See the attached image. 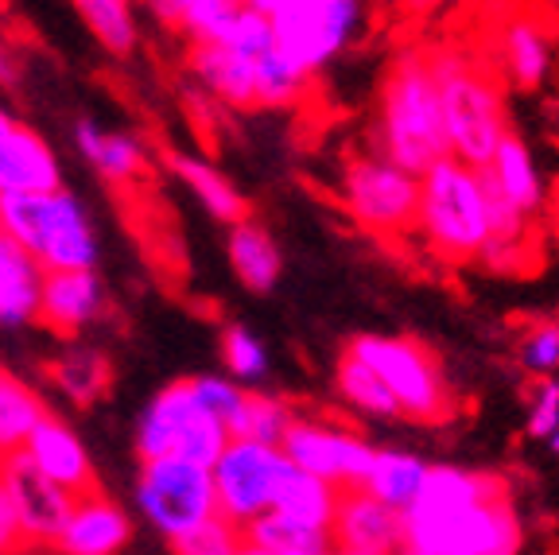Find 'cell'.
<instances>
[{
	"mask_svg": "<svg viewBox=\"0 0 559 555\" xmlns=\"http://www.w3.org/2000/svg\"><path fill=\"white\" fill-rule=\"evenodd\" d=\"M481 172L493 179V187L501 191V199L516 210L521 217L533 222V214H540L544 206V175L533 160V147L524 144L516 132H509L498 144V152L489 156V164Z\"/></svg>",
	"mask_w": 559,
	"mask_h": 555,
	"instance_id": "22",
	"label": "cell"
},
{
	"mask_svg": "<svg viewBox=\"0 0 559 555\" xmlns=\"http://www.w3.org/2000/svg\"><path fill=\"white\" fill-rule=\"evenodd\" d=\"M74 12L82 16V24L90 27L97 44L105 47L117 59H129L140 47V24H136V9L124 4V0H79Z\"/></svg>",
	"mask_w": 559,
	"mask_h": 555,
	"instance_id": "32",
	"label": "cell"
},
{
	"mask_svg": "<svg viewBox=\"0 0 559 555\" xmlns=\"http://www.w3.org/2000/svg\"><path fill=\"white\" fill-rule=\"evenodd\" d=\"M241 540L264 555H334L331 529H311V524L288 521L280 512H264L253 524H245Z\"/></svg>",
	"mask_w": 559,
	"mask_h": 555,
	"instance_id": "29",
	"label": "cell"
},
{
	"mask_svg": "<svg viewBox=\"0 0 559 555\" xmlns=\"http://www.w3.org/2000/svg\"><path fill=\"white\" fill-rule=\"evenodd\" d=\"M296 424V412H292L288 400L272 397V392H245L241 412L229 424V439H249L264 442V447H280L288 427Z\"/></svg>",
	"mask_w": 559,
	"mask_h": 555,
	"instance_id": "33",
	"label": "cell"
},
{
	"mask_svg": "<svg viewBox=\"0 0 559 555\" xmlns=\"http://www.w3.org/2000/svg\"><path fill=\"white\" fill-rule=\"evenodd\" d=\"M346 354L358 357L381 377L401 416L416 420V424H439L454 412L443 369L424 342L401 339V334H354L346 342Z\"/></svg>",
	"mask_w": 559,
	"mask_h": 555,
	"instance_id": "4",
	"label": "cell"
},
{
	"mask_svg": "<svg viewBox=\"0 0 559 555\" xmlns=\"http://www.w3.org/2000/svg\"><path fill=\"white\" fill-rule=\"evenodd\" d=\"M16 117H12L9 114V109H4V105H0V144H4V140H9L12 137V129H16Z\"/></svg>",
	"mask_w": 559,
	"mask_h": 555,
	"instance_id": "42",
	"label": "cell"
},
{
	"mask_svg": "<svg viewBox=\"0 0 559 555\" xmlns=\"http://www.w3.org/2000/svg\"><path fill=\"white\" fill-rule=\"evenodd\" d=\"M222 362H226V374L234 385H257L264 381V374H269V350H264V342L257 339L253 330L241 327V322H234V327H226V334H222Z\"/></svg>",
	"mask_w": 559,
	"mask_h": 555,
	"instance_id": "35",
	"label": "cell"
},
{
	"mask_svg": "<svg viewBox=\"0 0 559 555\" xmlns=\"http://www.w3.org/2000/svg\"><path fill=\"white\" fill-rule=\"evenodd\" d=\"M521 365L533 377L548 381L559 374V322H536L521 339Z\"/></svg>",
	"mask_w": 559,
	"mask_h": 555,
	"instance_id": "38",
	"label": "cell"
},
{
	"mask_svg": "<svg viewBox=\"0 0 559 555\" xmlns=\"http://www.w3.org/2000/svg\"><path fill=\"white\" fill-rule=\"evenodd\" d=\"M257 59H261V55H257ZM257 59L222 44L187 47V67H191L194 82H199L214 102L234 105V109H257Z\"/></svg>",
	"mask_w": 559,
	"mask_h": 555,
	"instance_id": "20",
	"label": "cell"
},
{
	"mask_svg": "<svg viewBox=\"0 0 559 555\" xmlns=\"http://www.w3.org/2000/svg\"><path fill=\"white\" fill-rule=\"evenodd\" d=\"M187 381H191L194 400H199L202 409L218 420V424L226 427V435H229V424H234V416L241 412L245 392H249V389L234 385L229 377H210V374L206 377H187Z\"/></svg>",
	"mask_w": 559,
	"mask_h": 555,
	"instance_id": "36",
	"label": "cell"
},
{
	"mask_svg": "<svg viewBox=\"0 0 559 555\" xmlns=\"http://www.w3.org/2000/svg\"><path fill=\"white\" fill-rule=\"evenodd\" d=\"M0 489L9 497L27 544H55L74 497L62 494L55 482H47L20 451L0 462Z\"/></svg>",
	"mask_w": 559,
	"mask_h": 555,
	"instance_id": "13",
	"label": "cell"
},
{
	"mask_svg": "<svg viewBox=\"0 0 559 555\" xmlns=\"http://www.w3.org/2000/svg\"><path fill=\"white\" fill-rule=\"evenodd\" d=\"M0 462H4V459H0Z\"/></svg>",
	"mask_w": 559,
	"mask_h": 555,
	"instance_id": "47",
	"label": "cell"
},
{
	"mask_svg": "<svg viewBox=\"0 0 559 555\" xmlns=\"http://www.w3.org/2000/svg\"><path fill=\"white\" fill-rule=\"evenodd\" d=\"M334 552H358V555H396L404 547L401 512L389 505L373 501L361 489H346L338 497L331 521Z\"/></svg>",
	"mask_w": 559,
	"mask_h": 555,
	"instance_id": "17",
	"label": "cell"
},
{
	"mask_svg": "<svg viewBox=\"0 0 559 555\" xmlns=\"http://www.w3.org/2000/svg\"><path fill=\"white\" fill-rule=\"evenodd\" d=\"M396 555H439V552H416V547H401Z\"/></svg>",
	"mask_w": 559,
	"mask_h": 555,
	"instance_id": "44",
	"label": "cell"
},
{
	"mask_svg": "<svg viewBox=\"0 0 559 555\" xmlns=\"http://www.w3.org/2000/svg\"><path fill=\"white\" fill-rule=\"evenodd\" d=\"M377 156L408 172L412 179H424L436 164L451 160L439 90L424 51H404L384 79L381 117H377Z\"/></svg>",
	"mask_w": 559,
	"mask_h": 555,
	"instance_id": "1",
	"label": "cell"
},
{
	"mask_svg": "<svg viewBox=\"0 0 559 555\" xmlns=\"http://www.w3.org/2000/svg\"><path fill=\"white\" fill-rule=\"evenodd\" d=\"M428 67L439 90L451 160L471 172H481L501 140L509 137L506 94H501L498 79L474 55L463 51L428 55Z\"/></svg>",
	"mask_w": 559,
	"mask_h": 555,
	"instance_id": "2",
	"label": "cell"
},
{
	"mask_svg": "<svg viewBox=\"0 0 559 555\" xmlns=\"http://www.w3.org/2000/svg\"><path fill=\"white\" fill-rule=\"evenodd\" d=\"M237 555H264V552H257L253 544H241V547H237Z\"/></svg>",
	"mask_w": 559,
	"mask_h": 555,
	"instance_id": "43",
	"label": "cell"
},
{
	"mask_svg": "<svg viewBox=\"0 0 559 555\" xmlns=\"http://www.w3.org/2000/svg\"><path fill=\"white\" fill-rule=\"evenodd\" d=\"M171 167H175V175L183 179L187 191L202 202V210H206L210 217H218V222H226V226H237V222L249 217V202H245V194L237 191L234 182H229L214 164L194 160V156H175Z\"/></svg>",
	"mask_w": 559,
	"mask_h": 555,
	"instance_id": "28",
	"label": "cell"
},
{
	"mask_svg": "<svg viewBox=\"0 0 559 555\" xmlns=\"http://www.w3.org/2000/svg\"><path fill=\"white\" fill-rule=\"evenodd\" d=\"M132 442H136L140 462L183 459L210 470L222 454V447L229 442V435L194 400L191 381H171L148 400V409L140 412Z\"/></svg>",
	"mask_w": 559,
	"mask_h": 555,
	"instance_id": "7",
	"label": "cell"
},
{
	"mask_svg": "<svg viewBox=\"0 0 559 555\" xmlns=\"http://www.w3.org/2000/svg\"><path fill=\"white\" fill-rule=\"evenodd\" d=\"M338 489L319 482V477L304 474V470L288 467V474L280 477L276 494H272V509L280 517L299 524H311V529H331L334 509H338Z\"/></svg>",
	"mask_w": 559,
	"mask_h": 555,
	"instance_id": "27",
	"label": "cell"
},
{
	"mask_svg": "<svg viewBox=\"0 0 559 555\" xmlns=\"http://www.w3.org/2000/svg\"><path fill=\"white\" fill-rule=\"evenodd\" d=\"M241 544H245L241 529H234L229 521L214 517V521H206L194 532H187L183 540H175L171 555H237V547Z\"/></svg>",
	"mask_w": 559,
	"mask_h": 555,
	"instance_id": "37",
	"label": "cell"
},
{
	"mask_svg": "<svg viewBox=\"0 0 559 555\" xmlns=\"http://www.w3.org/2000/svg\"><path fill=\"white\" fill-rule=\"evenodd\" d=\"M129 540H132L129 512L114 497L90 489V494L70 501L67 521H62L51 547L59 555H124Z\"/></svg>",
	"mask_w": 559,
	"mask_h": 555,
	"instance_id": "16",
	"label": "cell"
},
{
	"mask_svg": "<svg viewBox=\"0 0 559 555\" xmlns=\"http://www.w3.org/2000/svg\"><path fill=\"white\" fill-rule=\"evenodd\" d=\"M342 202L358 226L373 234H401L416 226L419 179L381 156H354L342 167Z\"/></svg>",
	"mask_w": 559,
	"mask_h": 555,
	"instance_id": "11",
	"label": "cell"
},
{
	"mask_svg": "<svg viewBox=\"0 0 559 555\" xmlns=\"http://www.w3.org/2000/svg\"><path fill=\"white\" fill-rule=\"evenodd\" d=\"M428 467L416 451H396V447H377L373 462H369V474L361 482V494H369L373 501L389 505V509L404 512L424 489V477Z\"/></svg>",
	"mask_w": 559,
	"mask_h": 555,
	"instance_id": "26",
	"label": "cell"
},
{
	"mask_svg": "<svg viewBox=\"0 0 559 555\" xmlns=\"http://www.w3.org/2000/svg\"><path fill=\"white\" fill-rule=\"evenodd\" d=\"M404 547L439 555H521L524 524L509 497L436 521H404Z\"/></svg>",
	"mask_w": 559,
	"mask_h": 555,
	"instance_id": "9",
	"label": "cell"
},
{
	"mask_svg": "<svg viewBox=\"0 0 559 555\" xmlns=\"http://www.w3.org/2000/svg\"><path fill=\"white\" fill-rule=\"evenodd\" d=\"M0 234L47 272H94L97 229L74 191L59 187L51 194L0 199Z\"/></svg>",
	"mask_w": 559,
	"mask_h": 555,
	"instance_id": "3",
	"label": "cell"
},
{
	"mask_svg": "<svg viewBox=\"0 0 559 555\" xmlns=\"http://www.w3.org/2000/svg\"><path fill=\"white\" fill-rule=\"evenodd\" d=\"M39 287H44V269L12 237L0 234V327L16 330L35 322Z\"/></svg>",
	"mask_w": 559,
	"mask_h": 555,
	"instance_id": "24",
	"label": "cell"
},
{
	"mask_svg": "<svg viewBox=\"0 0 559 555\" xmlns=\"http://www.w3.org/2000/svg\"><path fill=\"white\" fill-rule=\"evenodd\" d=\"M226 257H229V264H234V276L241 280V287H249V292L261 295L280 284V272H284L280 245L272 241L269 229H264L261 222H253V217L229 226Z\"/></svg>",
	"mask_w": 559,
	"mask_h": 555,
	"instance_id": "25",
	"label": "cell"
},
{
	"mask_svg": "<svg viewBox=\"0 0 559 555\" xmlns=\"http://www.w3.org/2000/svg\"><path fill=\"white\" fill-rule=\"evenodd\" d=\"M559 427V381L548 377V381L536 385L533 404H528V435L533 439H551Z\"/></svg>",
	"mask_w": 559,
	"mask_h": 555,
	"instance_id": "39",
	"label": "cell"
},
{
	"mask_svg": "<svg viewBox=\"0 0 559 555\" xmlns=\"http://www.w3.org/2000/svg\"><path fill=\"white\" fill-rule=\"evenodd\" d=\"M501 497H509L506 477L489 474V470H466V467H451V462H439V467H428L424 489H419V497L401 517L404 521H436V517L478 509V505L501 501Z\"/></svg>",
	"mask_w": 559,
	"mask_h": 555,
	"instance_id": "14",
	"label": "cell"
},
{
	"mask_svg": "<svg viewBox=\"0 0 559 555\" xmlns=\"http://www.w3.org/2000/svg\"><path fill=\"white\" fill-rule=\"evenodd\" d=\"M16 79V59L9 55V47L0 44V82H12Z\"/></svg>",
	"mask_w": 559,
	"mask_h": 555,
	"instance_id": "41",
	"label": "cell"
},
{
	"mask_svg": "<svg viewBox=\"0 0 559 555\" xmlns=\"http://www.w3.org/2000/svg\"><path fill=\"white\" fill-rule=\"evenodd\" d=\"M334 555H358V552H334Z\"/></svg>",
	"mask_w": 559,
	"mask_h": 555,
	"instance_id": "46",
	"label": "cell"
},
{
	"mask_svg": "<svg viewBox=\"0 0 559 555\" xmlns=\"http://www.w3.org/2000/svg\"><path fill=\"white\" fill-rule=\"evenodd\" d=\"M498 62L516 90H540L556 67V51L540 20L509 16L498 35Z\"/></svg>",
	"mask_w": 559,
	"mask_h": 555,
	"instance_id": "21",
	"label": "cell"
},
{
	"mask_svg": "<svg viewBox=\"0 0 559 555\" xmlns=\"http://www.w3.org/2000/svg\"><path fill=\"white\" fill-rule=\"evenodd\" d=\"M132 501L136 512L167 544L183 540L199 524L218 517V497H214V482H210L206 467H194L183 459H156L140 462L136 486H132Z\"/></svg>",
	"mask_w": 559,
	"mask_h": 555,
	"instance_id": "8",
	"label": "cell"
},
{
	"mask_svg": "<svg viewBox=\"0 0 559 555\" xmlns=\"http://www.w3.org/2000/svg\"><path fill=\"white\" fill-rule=\"evenodd\" d=\"M109 311V292H105L97 272H47L39 287V315L35 322L59 330V334H79L94 327Z\"/></svg>",
	"mask_w": 559,
	"mask_h": 555,
	"instance_id": "18",
	"label": "cell"
},
{
	"mask_svg": "<svg viewBox=\"0 0 559 555\" xmlns=\"http://www.w3.org/2000/svg\"><path fill=\"white\" fill-rule=\"evenodd\" d=\"M51 381L59 385L62 397H70L74 404H90V400L105 397V389L114 381V369H109V357L97 346L74 342V346H67L55 357Z\"/></svg>",
	"mask_w": 559,
	"mask_h": 555,
	"instance_id": "31",
	"label": "cell"
},
{
	"mask_svg": "<svg viewBox=\"0 0 559 555\" xmlns=\"http://www.w3.org/2000/svg\"><path fill=\"white\" fill-rule=\"evenodd\" d=\"M24 547H27V540H24V532H20L16 512H12L9 497L0 489V555H20Z\"/></svg>",
	"mask_w": 559,
	"mask_h": 555,
	"instance_id": "40",
	"label": "cell"
},
{
	"mask_svg": "<svg viewBox=\"0 0 559 555\" xmlns=\"http://www.w3.org/2000/svg\"><path fill=\"white\" fill-rule=\"evenodd\" d=\"M548 447H551V451L559 454V427H556V435H551V439H548Z\"/></svg>",
	"mask_w": 559,
	"mask_h": 555,
	"instance_id": "45",
	"label": "cell"
},
{
	"mask_svg": "<svg viewBox=\"0 0 559 555\" xmlns=\"http://www.w3.org/2000/svg\"><path fill=\"white\" fill-rule=\"evenodd\" d=\"M288 467L292 462L284 459L280 447L229 439L218 459H214V467H210L222 521H229L234 529H245L257 517H264L272 509V494H276L280 477L288 474Z\"/></svg>",
	"mask_w": 559,
	"mask_h": 555,
	"instance_id": "10",
	"label": "cell"
},
{
	"mask_svg": "<svg viewBox=\"0 0 559 555\" xmlns=\"http://www.w3.org/2000/svg\"><path fill=\"white\" fill-rule=\"evenodd\" d=\"M280 451L296 470L346 494V489H361L377 447L361 435L326 424V420L296 416V424L288 427V435L280 442Z\"/></svg>",
	"mask_w": 559,
	"mask_h": 555,
	"instance_id": "12",
	"label": "cell"
},
{
	"mask_svg": "<svg viewBox=\"0 0 559 555\" xmlns=\"http://www.w3.org/2000/svg\"><path fill=\"white\" fill-rule=\"evenodd\" d=\"M253 9L269 20L276 51L304 79L331 67L354 44L366 16V9L354 0H253Z\"/></svg>",
	"mask_w": 559,
	"mask_h": 555,
	"instance_id": "5",
	"label": "cell"
},
{
	"mask_svg": "<svg viewBox=\"0 0 559 555\" xmlns=\"http://www.w3.org/2000/svg\"><path fill=\"white\" fill-rule=\"evenodd\" d=\"M416 229L447 261H474L486 245V206H481L478 172L443 160L419 179Z\"/></svg>",
	"mask_w": 559,
	"mask_h": 555,
	"instance_id": "6",
	"label": "cell"
},
{
	"mask_svg": "<svg viewBox=\"0 0 559 555\" xmlns=\"http://www.w3.org/2000/svg\"><path fill=\"white\" fill-rule=\"evenodd\" d=\"M334 385H338V397L346 400L354 412H361V416H373V420L401 416V412H396V400L389 397V389L381 385V377H377L369 365H361L358 357L342 354Z\"/></svg>",
	"mask_w": 559,
	"mask_h": 555,
	"instance_id": "34",
	"label": "cell"
},
{
	"mask_svg": "<svg viewBox=\"0 0 559 555\" xmlns=\"http://www.w3.org/2000/svg\"><path fill=\"white\" fill-rule=\"evenodd\" d=\"M74 147L86 156L90 167H97V172L109 182H117V187H129V182H136L140 175L148 172V152H144V144H140L136 137H129V132H109L97 121L74 125Z\"/></svg>",
	"mask_w": 559,
	"mask_h": 555,
	"instance_id": "23",
	"label": "cell"
},
{
	"mask_svg": "<svg viewBox=\"0 0 559 555\" xmlns=\"http://www.w3.org/2000/svg\"><path fill=\"white\" fill-rule=\"evenodd\" d=\"M44 416H47L44 397L0 365V459L16 454Z\"/></svg>",
	"mask_w": 559,
	"mask_h": 555,
	"instance_id": "30",
	"label": "cell"
},
{
	"mask_svg": "<svg viewBox=\"0 0 559 555\" xmlns=\"http://www.w3.org/2000/svg\"><path fill=\"white\" fill-rule=\"evenodd\" d=\"M62 187V167L55 147L27 125H16L0 144V199L51 194Z\"/></svg>",
	"mask_w": 559,
	"mask_h": 555,
	"instance_id": "19",
	"label": "cell"
},
{
	"mask_svg": "<svg viewBox=\"0 0 559 555\" xmlns=\"http://www.w3.org/2000/svg\"><path fill=\"white\" fill-rule=\"evenodd\" d=\"M20 454H24L47 482H55L62 494L82 497L94 489V459H90L86 442L79 439V432H74L67 420L51 416V412H47V416L39 420V427L27 435Z\"/></svg>",
	"mask_w": 559,
	"mask_h": 555,
	"instance_id": "15",
	"label": "cell"
}]
</instances>
